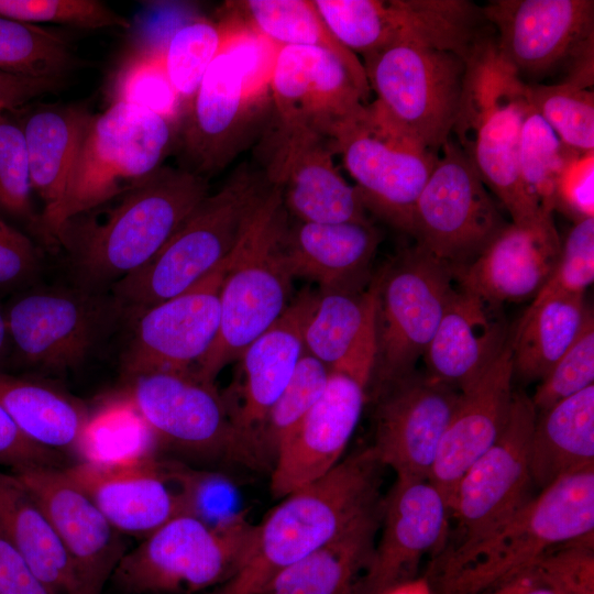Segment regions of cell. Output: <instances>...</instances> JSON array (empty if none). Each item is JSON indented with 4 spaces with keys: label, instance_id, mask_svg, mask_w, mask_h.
<instances>
[{
    "label": "cell",
    "instance_id": "cell-1",
    "mask_svg": "<svg viewBox=\"0 0 594 594\" xmlns=\"http://www.w3.org/2000/svg\"><path fill=\"white\" fill-rule=\"evenodd\" d=\"M208 195L207 178L161 166L132 189L66 219L52 243L64 249L74 285L109 292L146 264Z\"/></svg>",
    "mask_w": 594,
    "mask_h": 594
},
{
    "label": "cell",
    "instance_id": "cell-2",
    "mask_svg": "<svg viewBox=\"0 0 594 594\" xmlns=\"http://www.w3.org/2000/svg\"><path fill=\"white\" fill-rule=\"evenodd\" d=\"M383 463L371 446L323 476L280 498L254 525L244 561L222 594H261L282 570L341 535L382 515Z\"/></svg>",
    "mask_w": 594,
    "mask_h": 594
},
{
    "label": "cell",
    "instance_id": "cell-3",
    "mask_svg": "<svg viewBox=\"0 0 594 594\" xmlns=\"http://www.w3.org/2000/svg\"><path fill=\"white\" fill-rule=\"evenodd\" d=\"M593 534L591 466L558 479L475 542L436 551L428 593L485 594L531 570L551 549Z\"/></svg>",
    "mask_w": 594,
    "mask_h": 594
},
{
    "label": "cell",
    "instance_id": "cell-4",
    "mask_svg": "<svg viewBox=\"0 0 594 594\" xmlns=\"http://www.w3.org/2000/svg\"><path fill=\"white\" fill-rule=\"evenodd\" d=\"M218 53L185 108L177 138L188 170L208 179L248 143L271 98L277 45L223 9Z\"/></svg>",
    "mask_w": 594,
    "mask_h": 594
},
{
    "label": "cell",
    "instance_id": "cell-5",
    "mask_svg": "<svg viewBox=\"0 0 594 594\" xmlns=\"http://www.w3.org/2000/svg\"><path fill=\"white\" fill-rule=\"evenodd\" d=\"M270 187L265 173L242 165L208 195L146 264L110 287L125 321L178 296L224 262Z\"/></svg>",
    "mask_w": 594,
    "mask_h": 594
},
{
    "label": "cell",
    "instance_id": "cell-6",
    "mask_svg": "<svg viewBox=\"0 0 594 594\" xmlns=\"http://www.w3.org/2000/svg\"><path fill=\"white\" fill-rule=\"evenodd\" d=\"M530 109L527 84L502 58L492 33L466 58L452 134L484 185L495 194L515 223L552 218L531 207L519 182V139Z\"/></svg>",
    "mask_w": 594,
    "mask_h": 594
},
{
    "label": "cell",
    "instance_id": "cell-7",
    "mask_svg": "<svg viewBox=\"0 0 594 594\" xmlns=\"http://www.w3.org/2000/svg\"><path fill=\"white\" fill-rule=\"evenodd\" d=\"M287 223L280 189L271 184L229 257L219 296V329L193 369L204 382L215 384L223 367L239 360L289 306L293 277L282 253Z\"/></svg>",
    "mask_w": 594,
    "mask_h": 594
},
{
    "label": "cell",
    "instance_id": "cell-8",
    "mask_svg": "<svg viewBox=\"0 0 594 594\" xmlns=\"http://www.w3.org/2000/svg\"><path fill=\"white\" fill-rule=\"evenodd\" d=\"M129 383L131 403L155 444L179 455L182 463L265 470L226 396L193 370L147 373Z\"/></svg>",
    "mask_w": 594,
    "mask_h": 594
},
{
    "label": "cell",
    "instance_id": "cell-9",
    "mask_svg": "<svg viewBox=\"0 0 594 594\" xmlns=\"http://www.w3.org/2000/svg\"><path fill=\"white\" fill-rule=\"evenodd\" d=\"M177 128L158 114L116 101L94 114L63 202L43 234L52 243L66 219L132 189L162 165Z\"/></svg>",
    "mask_w": 594,
    "mask_h": 594
},
{
    "label": "cell",
    "instance_id": "cell-10",
    "mask_svg": "<svg viewBox=\"0 0 594 594\" xmlns=\"http://www.w3.org/2000/svg\"><path fill=\"white\" fill-rule=\"evenodd\" d=\"M253 529L244 517L215 527L178 515L127 552L111 581L124 594H193L222 586L240 570Z\"/></svg>",
    "mask_w": 594,
    "mask_h": 594
},
{
    "label": "cell",
    "instance_id": "cell-11",
    "mask_svg": "<svg viewBox=\"0 0 594 594\" xmlns=\"http://www.w3.org/2000/svg\"><path fill=\"white\" fill-rule=\"evenodd\" d=\"M4 315L10 356L29 369L54 375L82 366L125 321L110 292L76 285L23 292Z\"/></svg>",
    "mask_w": 594,
    "mask_h": 594
},
{
    "label": "cell",
    "instance_id": "cell-12",
    "mask_svg": "<svg viewBox=\"0 0 594 594\" xmlns=\"http://www.w3.org/2000/svg\"><path fill=\"white\" fill-rule=\"evenodd\" d=\"M466 58L407 42L363 58L375 106L403 132L437 153L451 138L459 112Z\"/></svg>",
    "mask_w": 594,
    "mask_h": 594
},
{
    "label": "cell",
    "instance_id": "cell-13",
    "mask_svg": "<svg viewBox=\"0 0 594 594\" xmlns=\"http://www.w3.org/2000/svg\"><path fill=\"white\" fill-rule=\"evenodd\" d=\"M376 360L372 398L415 372L452 294L453 270L418 249L406 251L375 278Z\"/></svg>",
    "mask_w": 594,
    "mask_h": 594
},
{
    "label": "cell",
    "instance_id": "cell-14",
    "mask_svg": "<svg viewBox=\"0 0 594 594\" xmlns=\"http://www.w3.org/2000/svg\"><path fill=\"white\" fill-rule=\"evenodd\" d=\"M374 319L350 352L329 369L321 396L278 449L271 469L274 497L280 499L316 481L341 461L369 398L376 360Z\"/></svg>",
    "mask_w": 594,
    "mask_h": 594
},
{
    "label": "cell",
    "instance_id": "cell-15",
    "mask_svg": "<svg viewBox=\"0 0 594 594\" xmlns=\"http://www.w3.org/2000/svg\"><path fill=\"white\" fill-rule=\"evenodd\" d=\"M328 142L341 155L365 209L410 234L437 153L403 132L374 102L338 125Z\"/></svg>",
    "mask_w": 594,
    "mask_h": 594
},
{
    "label": "cell",
    "instance_id": "cell-16",
    "mask_svg": "<svg viewBox=\"0 0 594 594\" xmlns=\"http://www.w3.org/2000/svg\"><path fill=\"white\" fill-rule=\"evenodd\" d=\"M506 224L473 164L450 138L437 152L414 208L410 235L416 246L455 271Z\"/></svg>",
    "mask_w": 594,
    "mask_h": 594
},
{
    "label": "cell",
    "instance_id": "cell-17",
    "mask_svg": "<svg viewBox=\"0 0 594 594\" xmlns=\"http://www.w3.org/2000/svg\"><path fill=\"white\" fill-rule=\"evenodd\" d=\"M536 418L531 397L524 391L514 392L504 431L455 487L449 507L455 527L439 549L475 542L535 496L531 493L530 447Z\"/></svg>",
    "mask_w": 594,
    "mask_h": 594
},
{
    "label": "cell",
    "instance_id": "cell-18",
    "mask_svg": "<svg viewBox=\"0 0 594 594\" xmlns=\"http://www.w3.org/2000/svg\"><path fill=\"white\" fill-rule=\"evenodd\" d=\"M482 10L499 55L520 78L593 56V0H495Z\"/></svg>",
    "mask_w": 594,
    "mask_h": 594
},
{
    "label": "cell",
    "instance_id": "cell-19",
    "mask_svg": "<svg viewBox=\"0 0 594 594\" xmlns=\"http://www.w3.org/2000/svg\"><path fill=\"white\" fill-rule=\"evenodd\" d=\"M229 257L184 293L147 308L131 322L121 358L128 381L147 373L193 370L202 359L219 329V296Z\"/></svg>",
    "mask_w": 594,
    "mask_h": 594
},
{
    "label": "cell",
    "instance_id": "cell-20",
    "mask_svg": "<svg viewBox=\"0 0 594 594\" xmlns=\"http://www.w3.org/2000/svg\"><path fill=\"white\" fill-rule=\"evenodd\" d=\"M11 472L36 497L66 551L75 594H102L127 546L119 532L65 468L24 466Z\"/></svg>",
    "mask_w": 594,
    "mask_h": 594
},
{
    "label": "cell",
    "instance_id": "cell-21",
    "mask_svg": "<svg viewBox=\"0 0 594 594\" xmlns=\"http://www.w3.org/2000/svg\"><path fill=\"white\" fill-rule=\"evenodd\" d=\"M460 392L427 374L413 373L372 397L378 460L396 476L429 479Z\"/></svg>",
    "mask_w": 594,
    "mask_h": 594
},
{
    "label": "cell",
    "instance_id": "cell-22",
    "mask_svg": "<svg viewBox=\"0 0 594 594\" xmlns=\"http://www.w3.org/2000/svg\"><path fill=\"white\" fill-rule=\"evenodd\" d=\"M449 516L446 497L429 479L396 476L383 498L362 593L387 594L415 581L422 558L446 541Z\"/></svg>",
    "mask_w": 594,
    "mask_h": 594
},
{
    "label": "cell",
    "instance_id": "cell-23",
    "mask_svg": "<svg viewBox=\"0 0 594 594\" xmlns=\"http://www.w3.org/2000/svg\"><path fill=\"white\" fill-rule=\"evenodd\" d=\"M270 88L280 132H311L327 140L369 103L345 65L317 47L279 46Z\"/></svg>",
    "mask_w": 594,
    "mask_h": 594
},
{
    "label": "cell",
    "instance_id": "cell-24",
    "mask_svg": "<svg viewBox=\"0 0 594 594\" xmlns=\"http://www.w3.org/2000/svg\"><path fill=\"white\" fill-rule=\"evenodd\" d=\"M513 377L509 336L492 364L460 391L441 439L429 480L443 494L449 507L460 480L496 442L506 427L513 404Z\"/></svg>",
    "mask_w": 594,
    "mask_h": 594
},
{
    "label": "cell",
    "instance_id": "cell-25",
    "mask_svg": "<svg viewBox=\"0 0 594 594\" xmlns=\"http://www.w3.org/2000/svg\"><path fill=\"white\" fill-rule=\"evenodd\" d=\"M265 173L278 187L286 211L298 221L340 223L370 221L354 186L338 172L327 139L311 132H280Z\"/></svg>",
    "mask_w": 594,
    "mask_h": 594
},
{
    "label": "cell",
    "instance_id": "cell-26",
    "mask_svg": "<svg viewBox=\"0 0 594 594\" xmlns=\"http://www.w3.org/2000/svg\"><path fill=\"white\" fill-rule=\"evenodd\" d=\"M561 245L552 218L510 222L471 263L453 271L454 279L502 306L532 300L552 274Z\"/></svg>",
    "mask_w": 594,
    "mask_h": 594
},
{
    "label": "cell",
    "instance_id": "cell-27",
    "mask_svg": "<svg viewBox=\"0 0 594 594\" xmlns=\"http://www.w3.org/2000/svg\"><path fill=\"white\" fill-rule=\"evenodd\" d=\"M65 471L122 535L144 539L185 514L179 493L155 457L117 464L80 461Z\"/></svg>",
    "mask_w": 594,
    "mask_h": 594
},
{
    "label": "cell",
    "instance_id": "cell-28",
    "mask_svg": "<svg viewBox=\"0 0 594 594\" xmlns=\"http://www.w3.org/2000/svg\"><path fill=\"white\" fill-rule=\"evenodd\" d=\"M318 298L319 293L304 290L239 359L243 375L240 395L235 402H227L237 426L261 462L257 450L260 429L304 353V330Z\"/></svg>",
    "mask_w": 594,
    "mask_h": 594
},
{
    "label": "cell",
    "instance_id": "cell-29",
    "mask_svg": "<svg viewBox=\"0 0 594 594\" xmlns=\"http://www.w3.org/2000/svg\"><path fill=\"white\" fill-rule=\"evenodd\" d=\"M509 336L503 306L455 282L424 354L426 374L460 392L492 364Z\"/></svg>",
    "mask_w": 594,
    "mask_h": 594
},
{
    "label": "cell",
    "instance_id": "cell-30",
    "mask_svg": "<svg viewBox=\"0 0 594 594\" xmlns=\"http://www.w3.org/2000/svg\"><path fill=\"white\" fill-rule=\"evenodd\" d=\"M380 244L370 221L286 226L284 263L290 276L318 284L319 293L361 289Z\"/></svg>",
    "mask_w": 594,
    "mask_h": 594
},
{
    "label": "cell",
    "instance_id": "cell-31",
    "mask_svg": "<svg viewBox=\"0 0 594 594\" xmlns=\"http://www.w3.org/2000/svg\"><path fill=\"white\" fill-rule=\"evenodd\" d=\"M94 114L80 105H40L20 117L30 182L43 204L35 231L43 237L57 213Z\"/></svg>",
    "mask_w": 594,
    "mask_h": 594
},
{
    "label": "cell",
    "instance_id": "cell-32",
    "mask_svg": "<svg viewBox=\"0 0 594 594\" xmlns=\"http://www.w3.org/2000/svg\"><path fill=\"white\" fill-rule=\"evenodd\" d=\"M594 466V385L538 413L530 472L539 491L558 479Z\"/></svg>",
    "mask_w": 594,
    "mask_h": 594
},
{
    "label": "cell",
    "instance_id": "cell-33",
    "mask_svg": "<svg viewBox=\"0 0 594 594\" xmlns=\"http://www.w3.org/2000/svg\"><path fill=\"white\" fill-rule=\"evenodd\" d=\"M0 404L33 443L58 453H78L90 424L80 400L40 381L0 371Z\"/></svg>",
    "mask_w": 594,
    "mask_h": 594
},
{
    "label": "cell",
    "instance_id": "cell-34",
    "mask_svg": "<svg viewBox=\"0 0 594 594\" xmlns=\"http://www.w3.org/2000/svg\"><path fill=\"white\" fill-rule=\"evenodd\" d=\"M0 528L45 585L57 594H75L70 561L46 513L12 472L2 470Z\"/></svg>",
    "mask_w": 594,
    "mask_h": 594
},
{
    "label": "cell",
    "instance_id": "cell-35",
    "mask_svg": "<svg viewBox=\"0 0 594 594\" xmlns=\"http://www.w3.org/2000/svg\"><path fill=\"white\" fill-rule=\"evenodd\" d=\"M380 522L370 520L285 568L261 594H363Z\"/></svg>",
    "mask_w": 594,
    "mask_h": 594
},
{
    "label": "cell",
    "instance_id": "cell-36",
    "mask_svg": "<svg viewBox=\"0 0 594 594\" xmlns=\"http://www.w3.org/2000/svg\"><path fill=\"white\" fill-rule=\"evenodd\" d=\"M224 7L277 46L317 47L332 53L369 101L371 89L362 62L334 37L314 0H242L229 1Z\"/></svg>",
    "mask_w": 594,
    "mask_h": 594
},
{
    "label": "cell",
    "instance_id": "cell-37",
    "mask_svg": "<svg viewBox=\"0 0 594 594\" xmlns=\"http://www.w3.org/2000/svg\"><path fill=\"white\" fill-rule=\"evenodd\" d=\"M588 308L584 296H557L528 306L512 334L513 373L541 381L578 337Z\"/></svg>",
    "mask_w": 594,
    "mask_h": 594
},
{
    "label": "cell",
    "instance_id": "cell-38",
    "mask_svg": "<svg viewBox=\"0 0 594 594\" xmlns=\"http://www.w3.org/2000/svg\"><path fill=\"white\" fill-rule=\"evenodd\" d=\"M375 312L374 279L366 290L319 293L304 330V351L330 369L355 345Z\"/></svg>",
    "mask_w": 594,
    "mask_h": 594
},
{
    "label": "cell",
    "instance_id": "cell-39",
    "mask_svg": "<svg viewBox=\"0 0 594 594\" xmlns=\"http://www.w3.org/2000/svg\"><path fill=\"white\" fill-rule=\"evenodd\" d=\"M578 153L565 146L531 107L522 123L517 163L521 190L538 213L552 217L558 183Z\"/></svg>",
    "mask_w": 594,
    "mask_h": 594
},
{
    "label": "cell",
    "instance_id": "cell-40",
    "mask_svg": "<svg viewBox=\"0 0 594 594\" xmlns=\"http://www.w3.org/2000/svg\"><path fill=\"white\" fill-rule=\"evenodd\" d=\"M74 63L69 45L61 34L0 16V72L61 79Z\"/></svg>",
    "mask_w": 594,
    "mask_h": 594
},
{
    "label": "cell",
    "instance_id": "cell-41",
    "mask_svg": "<svg viewBox=\"0 0 594 594\" xmlns=\"http://www.w3.org/2000/svg\"><path fill=\"white\" fill-rule=\"evenodd\" d=\"M328 375L329 369L304 351L290 381L270 408L258 432V454L270 471L280 446L321 396Z\"/></svg>",
    "mask_w": 594,
    "mask_h": 594
},
{
    "label": "cell",
    "instance_id": "cell-42",
    "mask_svg": "<svg viewBox=\"0 0 594 594\" xmlns=\"http://www.w3.org/2000/svg\"><path fill=\"white\" fill-rule=\"evenodd\" d=\"M534 110L561 142L579 152H594V94L572 80L554 85L527 84Z\"/></svg>",
    "mask_w": 594,
    "mask_h": 594
},
{
    "label": "cell",
    "instance_id": "cell-43",
    "mask_svg": "<svg viewBox=\"0 0 594 594\" xmlns=\"http://www.w3.org/2000/svg\"><path fill=\"white\" fill-rule=\"evenodd\" d=\"M112 92L113 102L147 109L178 129L184 106L167 75L164 47L142 50L127 59L114 77Z\"/></svg>",
    "mask_w": 594,
    "mask_h": 594
},
{
    "label": "cell",
    "instance_id": "cell-44",
    "mask_svg": "<svg viewBox=\"0 0 594 594\" xmlns=\"http://www.w3.org/2000/svg\"><path fill=\"white\" fill-rule=\"evenodd\" d=\"M220 41L218 22L198 19L176 29L164 46L166 72L184 110L216 57Z\"/></svg>",
    "mask_w": 594,
    "mask_h": 594
},
{
    "label": "cell",
    "instance_id": "cell-45",
    "mask_svg": "<svg viewBox=\"0 0 594 594\" xmlns=\"http://www.w3.org/2000/svg\"><path fill=\"white\" fill-rule=\"evenodd\" d=\"M161 466L167 479L178 487L185 514L215 527L243 517L234 509L235 488L226 474L176 460L161 461Z\"/></svg>",
    "mask_w": 594,
    "mask_h": 594
},
{
    "label": "cell",
    "instance_id": "cell-46",
    "mask_svg": "<svg viewBox=\"0 0 594 594\" xmlns=\"http://www.w3.org/2000/svg\"><path fill=\"white\" fill-rule=\"evenodd\" d=\"M31 193L23 131L9 112H0V216L28 221L35 230L38 215L34 211Z\"/></svg>",
    "mask_w": 594,
    "mask_h": 594
},
{
    "label": "cell",
    "instance_id": "cell-47",
    "mask_svg": "<svg viewBox=\"0 0 594 594\" xmlns=\"http://www.w3.org/2000/svg\"><path fill=\"white\" fill-rule=\"evenodd\" d=\"M539 382L531 397L537 414L594 385V317L590 308L574 342Z\"/></svg>",
    "mask_w": 594,
    "mask_h": 594
},
{
    "label": "cell",
    "instance_id": "cell-48",
    "mask_svg": "<svg viewBox=\"0 0 594 594\" xmlns=\"http://www.w3.org/2000/svg\"><path fill=\"white\" fill-rule=\"evenodd\" d=\"M0 16L79 29H128V19L99 0H0Z\"/></svg>",
    "mask_w": 594,
    "mask_h": 594
},
{
    "label": "cell",
    "instance_id": "cell-49",
    "mask_svg": "<svg viewBox=\"0 0 594 594\" xmlns=\"http://www.w3.org/2000/svg\"><path fill=\"white\" fill-rule=\"evenodd\" d=\"M593 280L594 218H588L574 223L561 245L552 274L529 306L557 296H584Z\"/></svg>",
    "mask_w": 594,
    "mask_h": 594
},
{
    "label": "cell",
    "instance_id": "cell-50",
    "mask_svg": "<svg viewBox=\"0 0 594 594\" xmlns=\"http://www.w3.org/2000/svg\"><path fill=\"white\" fill-rule=\"evenodd\" d=\"M593 535L547 552L534 566L553 594H594Z\"/></svg>",
    "mask_w": 594,
    "mask_h": 594
},
{
    "label": "cell",
    "instance_id": "cell-51",
    "mask_svg": "<svg viewBox=\"0 0 594 594\" xmlns=\"http://www.w3.org/2000/svg\"><path fill=\"white\" fill-rule=\"evenodd\" d=\"M41 271L38 249L0 216V289L30 285Z\"/></svg>",
    "mask_w": 594,
    "mask_h": 594
},
{
    "label": "cell",
    "instance_id": "cell-52",
    "mask_svg": "<svg viewBox=\"0 0 594 594\" xmlns=\"http://www.w3.org/2000/svg\"><path fill=\"white\" fill-rule=\"evenodd\" d=\"M556 209L574 223L594 218V152L578 153L570 160L558 183Z\"/></svg>",
    "mask_w": 594,
    "mask_h": 594
},
{
    "label": "cell",
    "instance_id": "cell-53",
    "mask_svg": "<svg viewBox=\"0 0 594 594\" xmlns=\"http://www.w3.org/2000/svg\"><path fill=\"white\" fill-rule=\"evenodd\" d=\"M62 453L30 441L0 404V465L15 470L24 466H59Z\"/></svg>",
    "mask_w": 594,
    "mask_h": 594
},
{
    "label": "cell",
    "instance_id": "cell-54",
    "mask_svg": "<svg viewBox=\"0 0 594 594\" xmlns=\"http://www.w3.org/2000/svg\"><path fill=\"white\" fill-rule=\"evenodd\" d=\"M0 594H57L35 575L1 528Z\"/></svg>",
    "mask_w": 594,
    "mask_h": 594
},
{
    "label": "cell",
    "instance_id": "cell-55",
    "mask_svg": "<svg viewBox=\"0 0 594 594\" xmlns=\"http://www.w3.org/2000/svg\"><path fill=\"white\" fill-rule=\"evenodd\" d=\"M59 85L61 79L23 77L0 72V112L14 113Z\"/></svg>",
    "mask_w": 594,
    "mask_h": 594
},
{
    "label": "cell",
    "instance_id": "cell-56",
    "mask_svg": "<svg viewBox=\"0 0 594 594\" xmlns=\"http://www.w3.org/2000/svg\"><path fill=\"white\" fill-rule=\"evenodd\" d=\"M485 594H553L552 591L540 580L536 570L522 573L516 579L494 588Z\"/></svg>",
    "mask_w": 594,
    "mask_h": 594
},
{
    "label": "cell",
    "instance_id": "cell-57",
    "mask_svg": "<svg viewBox=\"0 0 594 594\" xmlns=\"http://www.w3.org/2000/svg\"><path fill=\"white\" fill-rule=\"evenodd\" d=\"M11 354L10 339L8 333L4 310L0 308V365ZM1 371V370H0Z\"/></svg>",
    "mask_w": 594,
    "mask_h": 594
},
{
    "label": "cell",
    "instance_id": "cell-58",
    "mask_svg": "<svg viewBox=\"0 0 594 594\" xmlns=\"http://www.w3.org/2000/svg\"><path fill=\"white\" fill-rule=\"evenodd\" d=\"M221 593H222V591H221V586H219V587H217V588H215V590L210 591V592H209V593H207V594H221Z\"/></svg>",
    "mask_w": 594,
    "mask_h": 594
}]
</instances>
